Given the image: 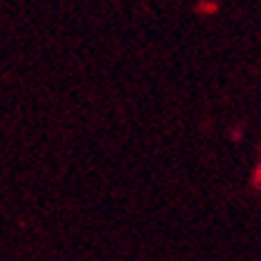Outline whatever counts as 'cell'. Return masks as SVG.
I'll use <instances>...</instances> for the list:
<instances>
[{
    "label": "cell",
    "mask_w": 261,
    "mask_h": 261,
    "mask_svg": "<svg viewBox=\"0 0 261 261\" xmlns=\"http://www.w3.org/2000/svg\"><path fill=\"white\" fill-rule=\"evenodd\" d=\"M256 180H259V185H261V166H259V170H256Z\"/></svg>",
    "instance_id": "cell-1"
}]
</instances>
